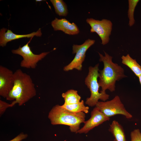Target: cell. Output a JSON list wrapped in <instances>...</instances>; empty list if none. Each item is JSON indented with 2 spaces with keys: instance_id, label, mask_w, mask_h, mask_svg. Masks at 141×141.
I'll use <instances>...</instances> for the list:
<instances>
[{
  "instance_id": "cell-17",
  "label": "cell",
  "mask_w": 141,
  "mask_h": 141,
  "mask_svg": "<svg viewBox=\"0 0 141 141\" xmlns=\"http://www.w3.org/2000/svg\"><path fill=\"white\" fill-rule=\"evenodd\" d=\"M56 13L59 16H66L68 14L67 5L62 0H50Z\"/></svg>"
},
{
  "instance_id": "cell-23",
  "label": "cell",
  "mask_w": 141,
  "mask_h": 141,
  "mask_svg": "<svg viewBox=\"0 0 141 141\" xmlns=\"http://www.w3.org/2000/svg\"><path fill=\"white\" fill-rule=\"evenodd\" d=\"M43 1V0H36V2H40V1Z\"/></svg>"
},
{
  "instance_id": "cell-5",
  "label": "cell",
  "mask_w": 141,
  "mask_h": 141,
  "mask_svg": "<svg viewBox=\"0 0 141 141\" xmlns=\"http://www.w3.org/2000/svg\"><path fill=\"white\" fill-rule=\"evenodd\" d=\"M96 107L107 117H110L116 115H121L127 119L131 118L132 116L126 109L119 97L116 96L110 101H98Z\"/></svg>"
},
{
  "instance_id": "cell-1",
  "label": "cell",
  "mask_w": 141,
  "mask_h": 141,
  "mask_svg": "<svg viewBox=\"0 0 141 141\" xmlns=\"http://www.w3.org/2000/svg\"><path fill=\"white\" fill-rule=\"evenodd\" d=\"M14 77L13 87L6 99L14 100L11 103L13 106L17 103L20 106L34 97L36 91L31 77L20 69L14 73Z\"/></svg>"
},
{
  "instance_id": "cell-20",
  "label": "cell",
  "mask_w": 141,
  "mask_h": 141,
  "mask_svg": "<svg viewBox=\"0 0 141 141\" xmlns=\"http://www.w3.org/2000/svg\"><path fill=\"white\" fill-rule=\"evenodd\" d=\"M13 107L12 104L0 100V116L1 117L4 114L6 109L8 108Z\"/></svg>"
},
{
  "instance_id": "cell-3",
  "label": "cell",
  "mask_w": 141,
  "mask_h": 141,
  "mask_svg": "<svg viewBox=\"0 0 141 141\" xmlns=\"http://www.w3.org/2000/svg\"><path fill=\"white\" fill-rule=\"evenodd\" d=\"M48 118L53 125H63L69 126L70 131L76 133L80 124L85 121V114L83 112L74 113L56 105L49 111Z\"/></svg>"
},
{
  "instance_id": "cell-14",
  "label": "cell",
  "mask_w": 141,
  "mask_h": 141,
  "mask_svg": "<svg viewBox=\"0 0 141 141\" xmlns=\"http://www.w3.org/2000/svg\"><path fill=\"white\" fill-rule=\"evenodd\" d=\"M110 126L109 131L113 134L115 141H126L123 128L117 121H113Z\"/></svg>"
},
{
  "instance_id": "cell-16",
  "label": "cell",
  "mask_w": 141,
  "mask_h": 141,
  "mask_svg": "<svg viewBox=\"0 0 141 141\" xmlns=\"http://www.w3.org/2000/svg\"><path fill=\"white\" fill-rule=\"evenodd\" d=\"M61 106L64 109L74 113L83 112L87 113L89 112V108L84 105L83 100L76 103L69 105L63 104Z\"/></svg>"
},
{
  "instance_id": "cell-10",
  "label": "cell",
  "mask_w": 141,
  "mask_h": 141,
  "mask_svg": "<svg viewBox=\"0 0 141 141\" xmlns=\"http://www.w3.org/2000/svg\"><path fill=\"white\" fill-rule=\"evenodd\" d=\"M109 119L110 118L106 116L99 109L95 107L91 112L90 118L85 121L83 126L76 133H87L95 127Z\"/></svg>"
},
{
  "instance_id": "cell-22",
  "label": "cell",
  "mask_w": 141,
  "mask_h": 141,
  "mask_svg": "<svg viewBox=\"0 0 141 141\" xmlns=\"http://www.w3.org/2000/svg\"><path fill=\"white\" fill-rule=\"evenodd\" d=\"M139 80V81L141 85V75H140L138 77Z\"/></svg>"
},
{
  "instance_id": "cell-7",
  "label": "cell",
  "mask_w": 141,
  "mask_h": 141,
  "mask_svg": "<svg viewBox=\"0 0 141 141\" xmlns=\"http://www.w3.org/2000/svg\"><path fill=\"white\" fill-rule=\"evenodd\" d=\"M95 42V40L89 39L81 45H73L72 53L73 54H75V56L72 61L64 67V70L68 71L74 69L81 70L82 63L85 58L86 52Z\"/></svg>"
},
{
  "instance_id": "cell-6",
  "label": "cell",
  "mask_w": 141,
  "mask_h": 141,
  "mask_svg": "<svg viewBox=\"0 0 141 141\" xmlns=\"http://www.w3.org/2000/svg\"><path fill=\"white\" fill-rule=\"evenodd\" d=\"M32 38H31V40L22 46H20L18 49L11 51L13 54L19 55L23 57V60L20 64V66L22 67L35 69L37 66V63L50 52H44L38 55L34 54L29 45V44Z\"/></svg>"
},
{
  "instance_id": "cell-21",
  "label": "cell",
  "mask_w": 141,
  "mask_h": 141,
  "mask_svg": "<svg viewBox=\"0 0 141 141\" xmlns=\"http://www.w3.org/2000/svg\"><path fill=\"white\" fill-rule=\"evenodd\" d=\"M27 136V134L21 133L14 138L9 141H21L26 138Z\"/></svg>"
},
{
  "instance_id": "cell-13",
  "label": "cell",
  "mask_w": 141,
  "mask_h": 141,
  "mask_svg": "<svg viewBox=\"0 0 141 141\" xmlns=\"http://www.w3.org/2000/svg\"><path fill=\"white\" fill-rule=\"evenodd\" d=\"M122 63L128 67L138 77L141 75V66L135 59L132 58L128 54L121 57Z\"/></svg>"
},
{
  "instance_id": "cell-12",
  "label": "cell",
  "mask_w": 141,
  "mask_h": 141,
  "mask_svg": "<svg viewBox=\"0 0 141 141\" xmlns=\"http://www.w3.org/2000/svg\"><path fill=\"white\" fill-rule=\"evenodd\" d=\"M51 25L54 31H61L65 34L75 35L79 32V29L74 22L70 23L65 18L59 19L55 18L51 22Z\"/></svg>"
},
{
  "instance_id": "cell-19",
  "label": "cell",
  "mask_w": 141,
  "mask_h": 141,
  "mask_svg": "<svg viewBox=\"0 0 141 141\" xmlns=\"http://www.w3.org/2000/svg\"><path fill=\"white\" fill-rule=\"evenodd\" d=\"M131 141H141V133L139 129L134 130L130 134Z\"/></svg>"
},
{
  "instance_id": "cell-8",
  "label": "cell",
  "mask_w": 141,
  "mask_h": 141,
  "mask_svg": "<svg viewBox=\"0 0 141 141\" xmlns=\"http://www.w3.org/2000/svg\"><path fill=\"white\" fill-rule=\"evenodd\" d=\"M86 21L91 27L90 32H95L98 35L103 45L108 43L113 25L110 20L104 19L100 20L90 18L87 19Z\"/></svg>"
},
{
  "instance_id": "cell-11",
  "label": "cell",
  "mask_w": 141,
  "mask_h": 141,
  "mask_svg": "<svg viewBox=\"0 0 141 141\" xmlns=\"http://www.w3.org/2000/svg\"><path fill=\"white\" fill-rule=\"evenodd\" d=\"M41 29L36 32L26 34H17L14 33L11 30L3 28L0 31V46H5L7 43L13 40L23 38H33L34 36L40 37L42 35Z\"/></svg>"
},
{
  "instance_id": "cell-15",
  "label": "cell",
  "mask_w": 141,
  "mask_h": 141,
  "mask_svg": "<svg viewBox=\"0 0 141 141\" xmlns=\"http://www.w3.org/2000/svg\"><path fill=\"white\" fill-rule=\"evenodd\" d=\"M64 102V104L66 105L73 104L80 101L81 97L78 93L77 90L70 89L68 90L62 95Z\"/></svg>"
},
{
  "instance_id": "cell-18",
  "label": "cell",
  "mask_w": 141,
  "mask_h": 141,
  "mask_svg": "<svg viewBox=\"0 0 141 141\" xmlns=\"http://www.w3.org/2000/svg\"><path fill=\"white\" fill-rule=\"evenodd\" d=\"M139 1V0L128 1V16L129 20L128 25L130 27L132 26L134 24L135 21L134 17V12L136 7Z\"/></svg>"
},
{
  "instance_id": "cell-4",
  "label": "cell",
  "mask_w": 141,
  "mask_h": 141,
  "mask_svg": "<svg viewBox=\"0 0 141 141\" xmlns=\"http://www.w3.org/2000/svg\"><path fill=\"white\" fill-rule=\"evenodd\" d=\"M99 66L98 63L94 67H89V73L85 80V84L91 93L90 97L86 99L85 104L91 107L96 106L99 99L105 102L109 99V97L105 92H99L100 87L98 81L99 75Z\"/></svg>"
},
{
  "instance_id": "cell-2",
  "label": "cell",
  "mask_w": 141,
  "mask_h": 141,
  "mask_svg": "<svg viewBox=\"0 0 141 141\" xmlns=\"http://www.w3.org/2000/svg\"><path fill=\"white\" fill-rule=\"evenodd\" d=\"M105 55L98 53L99 61L103 63L104 67L102 70H99V80L98 84L101 88V91L105 92L108 90L111 92L115 90L116 81L125 78L124 70L121 66L114 63L112 57L104 51Z\"/></svg>"
},
{
  "instance_id": "cell-9",
  "label": "cell",
  "mask_w": 141,
  "mask_h": 141,
  "mask_svg": "<svg viewBox=\"0 0 141 141\" xmlns=\"http://www.w3.org/2000/svg\"><path fill=\"white\" fill-rule=\"evenodd\" d=\"M14 84V73L12 70L0 66V95L6 98Z\"/></svg>"
}]
</instances>
